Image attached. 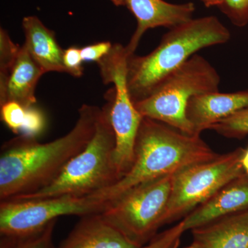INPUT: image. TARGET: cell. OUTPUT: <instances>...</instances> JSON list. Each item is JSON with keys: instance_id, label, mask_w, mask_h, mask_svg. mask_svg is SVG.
Instances as JSON below:
<instances>
[{"instance_id": "9a60e30c", "label": "cell", "mask_w": 248, "mask_h": 248, "mask_svg": "<svg viewBox=\"0 0 248 248\" xmlns=\"http://www.w3.org/2000/svg\"><path fill=\"white\" fill-rule=\"evenodd\" d=\"M22 28L25 36L23 45L43 73H66L63 64V50L57 41L55 32L35 16L24 17Z\"/></svg>"}, {"instance_id": "83f0119b", "label": "cell", "mask_w": 248, "mask_h": 248, "mask_svg": "<svg viewBox=\"0 0 248 248\" xmlns=\"http://www.w3.org/2000/svg\"><path fill=\"white\" fill-rule=\"evenodd\" d=\"M112 4L117 6H124V0H110Z\"/></svg>"}, {"instance_id": "44dd1931", "label": "cell", "mask_w": 248, "mask_h": 248, "mask_svg": "<svg viewBox=\"0 0 248 248\" xmlns=\"http://www.w3.org/2000/svg\"><path fill=\"white\" fill-rule=\"evenodd\" d=\"M185 232L182 220L174 226L156 234L148 244L138 248H177Z\"/></svg>"}, {"instance_id": "cb8c5ba5", "label": "cell", "mask_w": 248, "mask_h": 248, "mask_svg": "<svg viewBox=\"0 0 248 248\" xmlns=\"http://www.w3.org/2000/svg\"><path fill=\"white\" fill-rule=\"evenodd\" d=\"M82 62L81 48L71 46L63 50V64L68 74L74 78H81L84 72Z\"/></svg>"}, {"instance_id": "5bb4252c", "label": "cell", "mask_w": 248, "mask_h": 248, "mask_svg": "<svg viewBox=\"0 0 248 248\" xmlns=\"http://www.w3.org/2000/svg\"><path fill=\"white\" fill-rule=\"evenodd\" d=\"M102 213L81 217L63 242L55 248H138Z\"/></svg>"}, {"instance_id": "7c38bea8", "label": "cell", "mask_w": 248, "mask_h": 248, "mask_svg": "<svg viewBox=\"0 0 248 248\" xmlns=\"http://www.w3.org/2000/svg\"><path fill=\"white\" fill-rule=\"evenodd\" d=\"M248 208V175L243 174L227 184L206 202L183 218L185 231Z\"/></svg>"}, {"instance_id": "8fae6325", "label": "cell", "mask_w": 248, "mask_h": 248, "mask_svg": "<svg viewBox=\"0 0 248 248\" xmlns=\"http://www.w3.org/2000/svg\"><path fill=\"white\" fill-rule=\"evenodd\" d=\"M248 107V91L235 93L212 92L191 98L186 116L195 135L208 130L212 125Z\"/></svg>"}, {"instance_id": "9c48e42d", "label": "cell", "mask_w": 248, "mask_h": 248, "mask_svg": "<svg viewBox=\"0 0 248 248\" xmlns=\"http://www.w3.org/2000/svg\"><path fill=\"white\" fill-rule=\"evenodd\" d=\"M109 204L95 195L4 201L0 203V233L2 237L27 236L58 217L102 213Z\"/></svg>"}, {"instance_id": "f1b7e54d", "label": "cell", "mask_w": 248, "mask_h": 248, "mask_svg": "<svg viewBox=\"0 0 248 248\" xmlns=\"http://www.w3.org/2000/svg\"><path fill=\"white\" fill-rule=\"evenodd\" d=\"M186 248H199L198 246H197L195 244V243L192 242V244L190 245V246H187V247H186Z\"/></svg>"}, {"instance_id": "2e32d148", "label": "cell", "mask_w": 248, "mask_h": 248, "mask_svg": "<svg viewBox=\"0 0 248 248\" xmlns=\"http://www.w3.org/2000/svg\"><path fill=\"white\" fill-rule=\"evenodd\" d=\"M44 74L27 48L21 46L5 89L0 93V106L10 101L19 103L27 108L35 106L36 87Z\"/></svg>"}, {"instance_id": "484cf974", "label": "cell", "mask_w": 248, "mask_h": 248, "mask_svg": "<svg viewBox=\"0 0 248 248\" xmlns=\"http://www.w3.org/2000/svg\"><path fill=\"white\" fill-rule=\"evenodd\" d=\"M241 164H242L245 173L248 175V147L245 149L242 159H241Z\"/></svg>"}, {"instance_id": "d4e9b609", "label": "cell", "mask_w": 248, "mask_h": 248, "mask_svg": "<svg viewBox=\"0 0 248 248\" xmlns=\"http://www.w3.org/2000/svg\"><path fill=\"white\" fill-rule=\"evenodd\" d=\"M110 42H101L81 48L83 62H100L110 53L112 48Z\"/></svg>"}, {"instance_id": "7402d4cb", "label": "cell", "mask_w": 248, "mask_h": 248, "mask_svg": "<svg viewBox=\"0 0 248 248\" xmlns=\"http://www.w3.org/2000/svg\"><path fill=\"white\" fill-rule=\"evenodd\" d=\"M219 9L234 25L244 27L248 24V0H222Z\"/></svg>"}, {"instance_id": "e0dca14e", "label": "cell", "mask_w": 248, "mask_h": 248, "mask_svg": "<svg viewBox=\"0 0 248 248\" xmlns=\"http://www.w3.org/2000/svg\"><path fill=\"white\" fill-rule=\"evenodd\" d=\"M57 221V220H56ZM56 221L33 234L21 237H3L1 248H55L53 244V232Z\"/></svg>"}, {"instance_id": "5b68a950", "label": "cell", "mask_w": 248, "mask_h": 248, "mask_svg": "<svg viewBox=\"0 0 248 248\" xmlns=\"http://www.w3.org/2000/svg\"><path fill=\"white\" fill-rule=\"evenodd\" d=\"M221 78L213 65L195 54L158 86L151 95L135 103L143 117L159 121L188 135H195L186 116L191 98L219 91Z\"/></svg>"}, {"instance_id": "6da1fadb", "label": "cell", "mask_w": 248, "mask_h": 248, "mask_svg": "<svg viewBox=\"0 0 248 248\" xmlns=\"http://www.w3.org/2000/svg\"><path fill=\"white\" fill-rule=\"evenodd\" d=\"M100 110L81 106L73 128L54 141L42 143L19 135L6 142L0 153V201L31 195L55 182L91 141Z\"/></svg>"}, {"instance_id": "4316f807", "label": "cell", "mask_w": 248, "mask_h": 248, "mask_svg": "<svg viewBox=\"0 0 248 248\" xmlns=\"http://www.w3.org/2000/svg\"><path fill=\"white\" fill-rule=\"evenodd\" d=\"M202 1L206 7L217 6L218 8L222 2V0H202Z\"/></svg>"}, {"instance_id": "ffe728a7", "label": "cell", "mask_w": 248, "mask_h": 248, "mask_svg": "<svg viewBox=\"0 0 248 248\" xmlns=\"http://www.w3.org/2000/svg\"><path fill=\"white\" fill-rule=\"evenodd\" d=\"M0 107L1 121L10 130L19 135L25 122L27 108L14 101L4 103Z\"/></svg>"}, {"instance_id": "277c9868", "label": "cell", "mask_w": 248, "mask_h": 248, "mask_svg": "<svg viewBox=\"0 0 248 248\" xmlns=\"http://www.w3.org/2000/svg\"><path fill=\"white\" fill-rule=\"evenodd\" d=\"M107 100L98 115L91 141L66 165L58 179L38 192L9 200L84 197L108 188L120 180L114 161L116 138L110 121V91Z\"/></svg>"}, {"instance_id": "8992f818", "label": "cell", "mask_w": 248, "mask_h": 248, "mask_svg": "<svg viewBox=\"0 0 248 248\" xmlns=\"http://www.w3.org/2000/svg\"><path fill=\"white\" fill-rule=\"evenodd\" d=\"M173 174L142 183L109 204L103 216L137 246L157 234L172 189Z\"/></svg>"}, {"instance_id": "7a4b0ae2", "label": "cell", "mask_w": 248, "mask_h": 248, "mask_svg": "<svg viewBox=\"0 0 248 248\" xmlns=\"http://www.w3.org/2000/svg\"><path fill=\"white\" fill-rule=\"evenodd\" d=\"M218 155L201 135L182 133L159 121L143 117L135 141L133 167L113 186L94 195L110 203L139 184L175 174Z\"/></svg>"}, {"instance_id": "603a6c76", "label": "cell", "mask_w": 248, "mask_h": 248, "mask_svg": "<svg viewBox=\"0 0 248 248\" xmlns=\"http://www.w3.org/2000/svg\"><path fill=\"white\" fill-rule=\"evenodd\" d=\"M45 117L42 110L34 107L27 108L25 122L19 135L35 138L43 131Z\"/></svg>"}, {"instance_id": "4fadbf2b", "label": "cell", "mask_w": 248, "mask_h": 248, "mask_svg": "<svg viewBox=\"0 0 248 248\" xmlns=\"http://www.w3.org/2000/svg\"><path fill=\"white\" fill-rule=\"evenodd\" d=\"M199 248H248V208L191 231Z\"/></svg>"}, {"instance_id": "ba28073f", "label": "cell", "mask_w": 248, "mask_h": 248, "mask_svg": "<svg viewBox=\"0 0 248 248\" xmlns=\"http://www.w3.org/2000/svg\"><path fill=\"white\" fill-rule=\"evenodd\" d=\"M128 55L125 46L115 44L110 53L97 63L103 82L114 85L113 89L110 90V121L116 138L114 161L120 179L133 167L135 141L143 119L132 101L127 86Z\"/></svg>"}, {"instance_id": "52a82bcc", "label": "cell", "mask_w": 248, "mask_h": 248, "mask_svg": "<svg viewBox=\"0 0 248 248\" xmlns=\"http://www.w3.org/2000/svg\"><path fill=\"white\" fill-rule=\"evenodd\" d=\"M244 148L185 168L173 174L172 189L163 224L187 216L194 209L236 178L245 173L241 164Z\"/></svg>"}, {"instance_id": "3957f363", "label": "cell", "mask_w": 248, "mask_h": 248, "mask_svg": "<svg viewBox=\"0 0 248 248\" xmlns=\"http://www.w3.org/2000/svg\"><path fill=\"white\" fill-rule=\"evenodd\" d=\"M230 31L213 16L192 19L170 29L159 45L144 56L127 58V86L134 104L151 95L163 81L199 50L223 45Z\"/></svg>"}, {"instance_id": "ac0fdd59", "label": "cell", "mask_w": 248, "mask_h": 248, "mask_svg": "<svg viewBox=\"0 0 248 248\" xmlns=\"http://www.w3.org/2000/svg\"><path fill=\"white\" fill-rule=\"evenodd\" d=\"M218 135L230 139H242L248 135V107L241 109L209 128Z\"/></svg>"}, {"instance_id": "30bf717a", "label": "cell", "mask_w": 248, "mask_h": 248, "mask_svg": "<svg viewBox=\"0 0 248 248\" xmlns=\"http://www.w3.org/2000/svg\"><path fill=\"white\" fill-rule=\"evenodd\" d=\"M124 6L138 22L136 30L125 46L129 55L135 54L147 31L157 27L172 29L193 19L195 11L194 3L172 4L164 0H124Z\"/></svg>"}, {"instance_id": "d6986e66", "label": "cell", "mask_w": 248, "mask_h": 248, "mask_svg": "<svg viewBox=\"0 0 248 248\" xmlns=\"http://www.w3.org/2000/svg\"><path fill=\"white\" fill-rule=\"evenodd\" d=\"M20 47L13 42L7 31L0 28V93L5 89Z\"/></svg>"}]
</instances>
